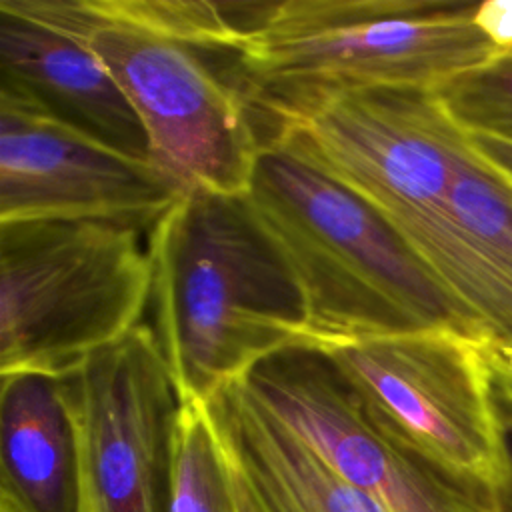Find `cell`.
<instances>
[{
  "label": "cell",
  "mask_w": 512,
  "mask_h": 512,
  "mask_svg": "<svg viewBox=\"0 0 512 512\" xmlns=\"http://www.w3.org/2000/svg\"><path fill=\"white\" fill-rule=\"evenodd\" d=\"M154 334L182 402L310 344L308 306L246 194L190 190L148 230Z\"/></svg>",
  "instance_id": "1"
},
{
  "label": "cell",
  "mask_w": 512,
  "mask_h": 512,
  "mask_svg": "<svg viewBox=\"0 0 512 512\" xmlns=\"http://www.w3.org/2000/svg\"><path fill=\"white\" fill-rule=\"evenodd\" d=\"M466 0H274L238 44L234 80L264 146L358 90H436L496 46Z\"/></svg>",
  "instance_id": "2"
},
{
  "label": "cell",
  "mask_w": 512,
  "mask_h": 512,
  "mask_svg": "<svg viewBox=\"0 0 512 512\" xmlns=\"http://www.w3.org/2000/svg\"><path fill=\"white\" fill-rule=\"evenodd\" d=\"M302 288L312 346L472 324L400 232L286 140L266 144L246 192Z\"/></svg>",
  "instance_id": "3"
},
{
  "label": "cell",
  "mask_w": 512,
  "mask_h": 512,
  "mask_svg": "<svg viewBox=\"0 0 512 512\" xmlns=\"http://www.w3.org/2000/svg\"><path fill=\"white\" fill-rule=\"evenodd\" d=\"M142 230L102 220L0 222V374L62 378L150 304Z\"/></svg>",
  "instance_id": "4"
},
{
  "label": "cell",
  "mask_w": 512,
  "mask_h": 512,
  "mask_svg": "<svg viewBox=\"0 0 512 512\" xmlns=\"http://www.w3.org/2000/svg\"><path fill=\"white\" fill-rule=\"evenodd\" d=\"M74 8L90 50L138 114L152 164L182 192L246 194L264 142L234 80L236 54L162 34L112 0Z\"/></svg>",
  "instance_id": "5"
},
{
  "label": "cell",
  "mask_w": 512,
  "mask_h": 512,
  "mask_svg": "<svg viewBox=\"0 0 512 512\" xmlns=\"http://www.w3.org/2000/svg\"><path fill=\"white\" fill-rule=\"evenodd\" d=\"M320 348L378 430L452 476L498 490L508 438L480 342L432 328Z\"/></svg>",
  "instance_id": "6"
},
{
  "label": "cell",
  "mask_w": 512,
  "mask_h": 512,
  "mask_svg": "<svg viewBox=\"0 0 512 512\" xmlns=\"http://www.w3.org/2000/svg\"><path fill=\"white\" fill-rule=\"evenodd\" d=\"M276 140L364 198L410 242L448 200L464 130L434 90L382 86L328 102Z\"/></svg>",
  "instance_id": "7"
},
{
  "label": "cell",
  "mask_w": 512,
  "mask_h": 512,
  "mask_svg": "<svg viewBox=\"0 0 512 512\" xmlns=\"http://www.w3.org/2000/svg\"><path fill=\"white\" fill-rule=\"evenodd\" d=\"M242 386L352 486L392 512H498L496 492L452 476L378 430L320 346L258 362Z\"/></svg>",
  "instance_id": "8"
},
{
  "label": "cell",
  "mask_w": 512,
  "mask_h": 512,
  "mask_svg": "<svg viewBox=\"0 0 512 512\" xmlns=\"http://www.w3.org/2000/svg\"><path fill=\"white\" fill-rule=\"evenodd\" d=\"M76 428V512H170L180 396L152 326L138 324L60 378Z\"/></svg>",
  "instance_id": "9"
},
{
  "label": "cell",
  "mask_w": 512,
  "mask_h": 512,
  "mask_svg": "<svg viewBox=\"0 0 512 512\" xmlns=\"http://www.w3.org/2000/svg\"><path fill=\"white\" fill-rule=\"evenodd\" d=\"M180 194L152 162L0 92V222L102 220L150 230Z\"/></svg>",
  "instance_id": "10"
},
{
  "label": "cell",
  "mask_w": 512,
  "mask_h": 512,
  "mask_svg": "<svg viewBox=\"0 0 512 512\" xmlns=\"http://www.w3.org/2000/svg\"><path fill=\"white\" fill-rule=\"evenodd\" d=\"M0 92L108 148L152 162L146 130L82 36L74 0H0Z\"/></svg>",
  "instance_id": "11"
},
{
  "label": "cell",
  "mask_w": 512,
  "mask_h": 512,
  "mask_svg": "<svg viewBox=\"0 0 512 512\" xmlns=\"http://www.w3.org/2000/svg\"><path fill=\"white\" fill-rule=\"evenodd\" d=\"M264 512H392L346 482L266 412L240 380L206 402Z\"/></svg>",
  "instance_id": "12"
},
{
  "label": "cell",
  "mask_w": 512,
  "mask_h": 512,
  "mask_svg": "<svg viewBox=\"0 0 512 512\" xmlns=\"http://www.w3.org/2000/svg\"><path fill=\"white\" fill-rule=\"evenodd\" d=\"M80 458L60 378L6 374L0 390V496L20 512H76Z\"/></svg>",
  "instance_id": "13"
},
{
  "label": "cell",
  "mask_w": 512,
  "mask_h": 512,
  "mask_svg": "<svg viewBox=\"0 0 512 512\" xmlns=\"http://www.w3.org/2000/svg\"><path fill=\"white\" fill-rule=\"evenodd\" d=\"M448 202L462 234L512 292V184L474 152L466 132Z\"/></svg>",
  "instance_id": "14"
},
{
  "label": "cell",
  "mask_w": 512,
  "mask_h": 512,
  "mask_svg": "<svg viewBox=\"0 0 512 512\" xmlns=\"http://www.w3.org/2000/svg\"><path fill=\"white\" fill-rule=\"evenodd\" d=\"M170 488V512H230L226 464L206 404H180L172 430Z\"/></svg>",
  "instance_id": "15"
},
{
  "label": "cell",
  "mask_w": 512,
  "mask_h": 512,
  "mask_svg": "<svg viewBox=\"0 0 512 512\" xmlns=\"http://www.w3.org/2000/svg\"><path fill=\"white\" fill-rule=\"evenodd\" d=\"M434 94L464 132L512 142V54L454 76Z\"/></svg>",
  "instance_id": "16"
},
{
  "label": "cell",
  "mask_w": 512,
  "mask_h": 512,
  "mask_svg": "<svg viewBox=\"0 0 512 512\" xmlns=\"http://www.w3.org/2000/svg\"><path fill=\"white\" fill-rule=\"evenodd\" d=\"M216 434H218V430H216ZM218 440H220V448H222V456H224V464H226L228 510L230 512H264L240 460L236 458V454L232 452V448L226 444V440L220 434H218Z\"/></svg>",
  "instance_id": "17"
},
{
  "label": "cell",
  "mask_w": 512,
  "mask_h": 512,
  "mask_svg": "<svg viewBox=\"0 0 512 512\" xmlns=\"http://www.w3.org/2000/svg\"><path fill=\"white\" fill-rule=\"evenodd\" d=\"M476 22L496 46L498 56L512 54V0L478 2Z\"/></svg>",
  "instance_id": "18"
},
{
  "label": "cell",
  "mask_w": 512,
  "mask_h": 512,
  "mask_svg": "<svg viewBox=\"0 0 512 512\" xmlns=\"http://www.w3.org/2000/svg\"><path fill=\"white\" fill-rule=\"evenodd\" d=\"M470 146L474 152L488 162L506 182L512 184V142L494 138L488 134H472L466 132Z\"/></svg>",
  "instance_id": "19"
},
{
  "label": "cell",
  "mask_w": 512,
  "mask_h": 512,
  "mask_svg": "<svg viewBox=\"0 0 512 512\" xmlns=\"http://www.w3.org/2000/svg\"><path fill=\"white\" fill-rule=\"evenodd\" d=\"M502 408L504 422H506V438H508V474L504 482L496 490V500H498V512H512V410Z\"/></svg>",
  "instance_id": "20"
},
{
  "label": "cell",
  "mask_w": 512,
  "mask_h": 512,
  "mask_svg": "<svg viewBox=\"0 0 512 512\" xmlns=\"http://www.w3.org/2000/svg\"><path fill=\"white\" fill-rule=\"evenodd\" d=\"M496 394H498V402L512 410V380L510 382H496Z\"/></svg>",
  "instance_id": "21"
},
{
  "label": "cell",
  "mask_w": 512,
  "mask_h": 512,
  "mask_svg": "<svg viewBox=\"0 0 512 512\" xmlns=\"http://www.w3.org/2000/svg\"><path fill=\"white\" fill-rule=\"evenodd\" d=\"M0 512H20L8 498L0 496Z\"/></svg>",
  "instance_id": "22"
}]
</instances>
